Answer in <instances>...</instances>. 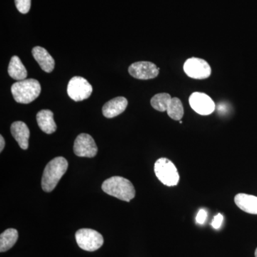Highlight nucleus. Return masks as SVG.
Instances as JSON below:
<instances>
[{
  "mask_svg": "<svg viewBox=\"0 0 257 257\" xmlns=\"http://www.w3.org/2000/svg\"><path fill=\"white\" fill-rule=\"evenodd\" d=\"M12 135L18 142L19 146L23 150H28L29 147V139L30 132L28 125L21 121H15L11 125Z\"/></svg>",
  "mask_w": 257,
  "mask_h": 257,
  "instance_id": "nucleus-12",
  "label": "nucleus"
},
{
  "mask_svg": "<svg viewBox=\"0 0 257 257\" xmlns=\"http://www.w3.org/2000/svg\"><path fill=\"white\" fill-rule=\"evenodd\" d=\"M167 114L174 120H181L184 116V107L182 101L177 97L172 98L168 108Z\"/></svg>",
  "mask_w": 257,
  "mask_h": 257,
  "instance_id": "nucleus-18",
  "label": "nucleus"
},
{
  "mask_svg": "<svg viewBox=\"0 0 257 257\" xmlns=\"http://www.w3.org/2000/svg\"><path fill=\"white\" fill-rule=\"evenodd\" d=\"M18 230L8 229L2 233L0 236V251L5 252L15 244L18 239Z\"/></svg>",
  "mask_w": 257,
  "mask_h": 257,
  "instance_id": "nucleus-17",
  "label": "nucleus"
},
{
  "mask_svg": "<svg viewBox=\"0 0 257 257\" xmlns=\"http://www.w3.org/2000/svg\"><path fill=\"white\" fill-rule=\"evenodd\" d=\"M255 257H257V248L256 251H255Z\"/></svg>",
  "mask_w": 257,
  "mask_h": 257,
  "instance_id": "nucleus-24",
  "label": "nucleus"
},
{
  "mask_svg": "<svg viewBox=\"0 0 257 257\" xmlns=\"http://www.w3.org/2000/svg\"><path fill=\"white\" fill-rule=\"evenodd\" d=\"M128 73L138 79H151L158 76L160 68L150 62H137L132 64L128 69Z\"/></svg>",
  "mask_w": 257,
  "mask_h": 257,
  "instance_id": "nucleus-10",
  "label": "nucleus"
},
{
  "mask_svg": "<svg viewBox=\"0 0 257 257\" xmlns=\"http://www.w3.org/2000/svg\"><path fill=\"white\" fill-rule=\"evenodd\" d=\"M101 189L106 194L127 202L135 198L136 194L133 183L127 179L118 176L104 181Z\"/></svg>",
  "mask_w": 257,
  "mask_h": 257,
  "instance_id": "nucleus-2",
  "label": "nucleus"
},
{
  "mask_svg": "<svg viewBox=\"0 0 257 257\" xmlns=\"http://www.w3.org/2000/svg\"><path fill=\"white\" fill-rule=\"evenodd\" d=\"M155 173L162 184L167 187L177 185L179 175L177 167L172 161L167 158H160L155 164Z\"/></svg>",
  "mask_w": 257,
  "mask_h": 257,
  "instance_id": "nucleus-4",
  "label": "nucleus"
},
{
  "mask_svg": "<svg viewBox=\"0 0 257 257\" xmlns=\"http://www.w3.org/2000/svg\"><path fill=\"white\" fill-rule=\"evenodd\" d=\"M184 72L188 77L196 79H204L210 77L211 69L207 61L192 57L184 64Z\"/></svg>",
  "mask_w": 257,
  "mask_h": 257,
  "instance_id": "nucleus-7",
  "label": "nucleus"
},
{
  "mask_svg": "<svg viewBox=\"0 0 257 257\" xmlns=\"http://www.w3.org/2000/svg\"><path fill=\"white\" fill-rule=\"evenodd\" d=\"M13 98L20 104H30L35 100L41 92V85L35 79L18 81L11 87Z\"/></svg>",
  "mask_w": 257,
  "mask_h": 257,
  "instance_id": "nucleus-3",
  "label": "nucleus"
},
{
  "mask_svg": "<svg viewBox=\"0 0 257 257\" xmlns=\"http://www.w3.org/2000/svg\"><path fill=\"white\" fill-rule=\"evenodd\" d=\"M76 241L79 247L87 251L99 249L104 243L102 235L95 230L81 229L76 232Z\"/></svg>",
  "mask_w": 257,
  "mask_h": 257,
  "instance_id": "nucleus-5",
  "label": "nucleus"
},
{
  "mask_svg": "<svg viewBox=\"0 0 257 257\" xmlns=\"http://www.w3.org/2000/svg\"><path fill=\"white\" fill-rule=\"evenodd\" d=\"M32 53L42 70L47 73L53 71L55 65V60L45 48L39 46L34 47Z\"/></svg>",
  "mask_w": 257,
  "mask_h": 257,
  "instance_id": "nucleus-13",
  "label": "nucleus"
},
{
  "mask_svg": "<svg viewBox=\"0 0 257 257\" xmlns=\"http://www.w3.org/2000/svg\"><path fill=\"white\" fill-rule=\"evenodd\" d=\"M5 146V139L3 136H0V152H3Z\"/></svg>",
  "mask_w": 257,
  "mask_h": 257,
  "instance_id": "nucleus-23",
  "label": "nucleus"
},
{
  "mask_svg": "<svg viewBox=\"0 0 257 257\" xmlns=\"http://www.w3.org/2000/svg\"><path fill=\"white\" fill-rule=\"evenodd\" d=\"M128 105V101L124 96L114 98L104 104L102 107L103 115L106 118H113L124 112Z\"/></svg>",
  "mask_w": 257,
  "mask_h": 257,
  "instance_id": "nucleus-11",
  "label": "nucleus"
},
{
  "mask_svg": "<svg viewBox=\"0 0 257 257\" xmlns=\"http://www.w3.org/2000/svg\"><path fill=\"white\" fill-rule=\"evenodd\" d=\"M17 9L23 14H27L31 8V0H15Z\"/></svg>",
  "mask_w": 257,
  "mask_h": 257,
  "instance_id": "nucleus-20",
  "label": "nucleus"
},
{
  "mask_svg": "<svg viewBox=\"0 0 257 257\" xmlns=\"http://www.w3.org/2000/svg\"><path fill=\"white\" fill-rule=\"evenodd\" d=\"M207 212L204 209H200L198 212L197 218H196V220H197V223L199 224H202L205 222L206 219H207Z\"/></svg>",
  "mask_w": 257,
  "mask_h": 257,
  "instance_id": "nucleus-22",
  "label": "nucleus"
},
{
  "mask_svg": "<svg viewBox=\"0 0 257 257\" xmlns=\"http://www.w3.org/2000/svg\"><path fill=\"white\" fill-rule=\"evenodd\" d=\"M92 87L82 77H74L67 85V94L72 100L80 101L87 99L92 93Z\"/></svg>",
  "mask_w": 257,
  "mask_h": 257,
  "instance_id": "nucleus-6",
  "label": "nucleus"
},
{
  "mask_svg": "<svg viewBox=\"0 0 257 257\" xmlns=\"http://www.w3.org/2000/svg\"><path fill=\"white\" fill-rule=\"evenodd\" d=\"M172 96L167 93H160L153 96L151 99V105L157 111H165L167 110L169 104L172 100Z\"/></svg>",
  "mask_w": 257,
  "mask_h": 257,
  "instance_id": "nucleus-19",
  "label": "nucleus"
},
{
  "mask_svg": "<svg viewBox=\"0 0 257 257\" xmlns=\"http://www.w3.org/2000/svg\"><path fill=\"white\" fill-rule=\"evenodd\" d=\"M97 152V146L90 135L80 134L76 138L74 144V152L77 156L92 158L96 156Z\"/></svg>",
  "mask_w": 257,
  "mask_h": 257,
  "instance_id": "nucleus-8",
  "label": "nucleus"
},
{
  "mask_svg": "<svg viewBox=\"0 0 257 257\" xmlns=\"http://www.w3.org/2000/svg\"><path fill=\"white\" fill-rule=\"evenodd\" d=\"M37 121L44 133L52 134L57 130V125L54 119V114L50 109H42L37 114Z\"/></svg>",
  "mask_w": 257,
  "mask_h": 257,
  "instance_id": "nucleus-14",
  "label": "nucleus"
},
{
  "mask_svg": "<svg viewBox=\"0 0 257 257\" xmlns=\"http://www.w3.org/2000/svg\"><path fill=\"white\" fill-rule=\"evenodd\" d=\"M223 218L222 214H218L217 215L214 216V219L211 221V226L214 228V229H218L220 228L221 224H222Z\"/></svg>",
  "mask_w": 257,
  "mask_h": 257,
  "instance_id": "nucleus-21",
  "label": "nucleus"
},
{
  "mask_svg": "<svg viewBox=\"0 0 257 257\" xmlns=\"http://www.w3.org/2000/svg\"><path fill=\"white\" fill-rule=\"evenodd\" d=\"M234 202L240 209L245 212L257 214V197L240 193L235 196Z\"/></svg>",
  "mask_w": 257,
  "mask_h": 257,
  "instance_id": "nucleus-15",
  "label": "nucleus"
},
{
  "mask_svg": "<svg viewBox=\"0 0 257 257\" xmlns=\"http://www.w3.org/2000/svg\"><path fill=\"white\" fill-rule=\"evenodd\" d=\"M189 101L193 110L199 114L207 116L215 110V103L210 96L204 93H193L189 97Z\"/></svg>",
  "mask_w": 257,
  "mask_h": 257,
  "instance_id": "nucleus-9",
  "label": "nucleus"
},
{
  "mask_svg": "<svg viewBox=\"0 0 257 257\" xmlns=\"http://www.w3.org/2000/svg\"><path fill=\"white\" fill-rule=\"evenodd\" d=\"M67 168L68 162L64 157H56L51 160L45 167L42 175V189L46 192L54 190L62 176L67 172Z\"/></svg>",
  "mask_w": 257,
  "mask_h": 257,
  "instance_id": "nucleus-1",
  "label": "nucleus"
},
{
  "mask_svg": "<svg viewBox=\"0 0 257 257\" xmlns=\"http://www.w3.org/2000/svg\"><path fill=\"white\" fill-rule=\"evenodd\" d=\"M8 74L12 78L17 81L24 80L28 77L26 67L18 56H13L8 66Z\"/></svg>",
  "mask_w": 257,
  "mask_h": 257,
  "instance_id": "nucleus-16",
  "label": "nucleus"
},
{
  "mask_svg": "<svg viewBox=\"0 0 257 257\" xmlns=\"http://www.w3.org/2000/svg\"><path fill=\"white\" fill-rule=\"evenodd\" d=\"M179 123H180V124H182V121H181V120H179Z\"/></svg>",
  "mask_w": 257,
  "mask_h": 257,
  "instance_id": "nucleus-25",
  "label": "nucleus"
}]
</instances>
